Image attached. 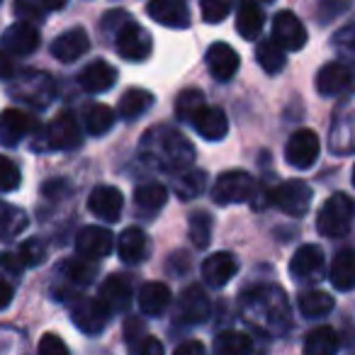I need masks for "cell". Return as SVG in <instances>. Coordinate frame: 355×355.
<instances>
[{
  "instance_id": "cell-44",
  "label": "cell",
  "mask_w": 355,
  "mask_h": 355,
  "mask_svg": "<svg viewBox=\"0 0 355 355\" xmlns=\"http://www.w3.org/2000/svg\"><path fill=\"white\" fill-rule=\"evenodd\" d=\"M37 355H71L69 345L64 343V338L56 334H44L40 340V348H37Z\"/></svg>"
},
{
  "instance_id": "cell-2",
  "label": "cell",
  "mask_w": 355,
  "mask_h": 355,
  "mask_svg": "<svg viewBox=\"0 0 355 355\" xmlns=\"http://www.w3.org/2000/svg\"><path fill=\"white\" fill-rule=\"evenodd\" d=\"M353 214H355L353 200L343 193H336V195H331L324 202V207L319 209L316 229H319V234L326 239H340L350 232Z\"/></svg>"
},
{
  "instance_id": "cell-19",
  "label": "cell",
  "mask_w": 355,
  "mask_h": 355,
  "mask_svg": "<svg viewBox=\"0 0 355 355\" xmlns=\"http://www.w3.org/2000/svg\"><path fill=\"white\" fill-rule=\"evenodd\" d=\"M32 127H35V119L27 112L15 110V107L6 110V112L0 114V144L17 146V144L32 132Z\"/></svg>"
},
{
  "instance_id": "cell-51",
  "label": "cell",
  "mask_w": 355,
  "mask_h": 355,
  "mask_svg": "<svg viewBox=\"0 0 355 355\" xmlns=\"http://www.w3.org/2000/svg\"><path fill=\"white\" fill-rule=\"evenodd\" d=\"M12 297H15V290H12V285L8 280H3V277H0V309L10 306Z\"/></svg>"
},
{
  "instance_id": "cell-26",
  "label": "cell",
  "mask_w": 355,
  "mask_h": 355,
  "mask_svg": "<svg viewBox=\"0 0 355 355\" xmlns=\"http://www.w3.org/2000/svg\"><path fill=\"white\" fill-rule=\"evenodd\" d=\"M168 202V190L161 183H141L134 190V205L141 217H153Z\"/></svg>"
},
{
  "instance_id": "cell-53",
  "label": "cell",
  "mask_w": 355,
  "mask_h": 355,
  "mask_svg": "<svg viewBox=\"0 0 355 355\" xmlns=\"http://www.w3.org/2000/svg\"><path fill=\"white\" fill-rule=\"evenodd\" d=\"M353 185H355V168H353Z\"/></svg>"
},
{
  "instance_id": "cell-13",
  "label": "cell",
  "mask_w": 355,
  "mask_h": 355,
  "mask_svg": "<svg viewBox=\"0 0 355 355\" xmlns=\"http://www.w3.org/2000/svg\"><path fill=\"white\" fill-rule=\"evenodd\" d=\"M112 248H114V236L103 227H85L76 236V251H78V256L90 258V261L107 258L112 253Z\"/></svg>"
},
{
  "instance_id": "cell-3",
  "label": "cell",
  "mask_w": 355,
  "mask_h": 355,
  "mask_svg": "<svg viewBox=\"0 0 355 355\" xmlns=\"http://www.w3.org/2000/svg\"><path fill=\"white\" fill-rule=\"evenodd\" d=\"M256 195V180L246 171H229L217 178L212 185V200L217 205H239L248 202Z\"/></svg>"
},
{
  "instance_id": "cell-48",
  "label": "cell",
  "mask_w": 355,
  "mask_h": 355,
  "mask_svg": "<svg viewBox=\"0 0 355 355\" xmlns=\"http://www.w3.org/2000/svg\"><path fill=\"white\" fill-rule=\"evenodd\" d=\"M173 355H207V348L200 340H185L173 350Z\"/></svg>"
},
{
  "instance_id": "cell-14",
  "label": "cell",
  "mask_w": 355,
  "mask_h": 355,
  "mask_svg": "<svg viewBox=\"0 0 355 355\" xmlns=\"http://www.w3.org/2000/svg\"><path fill=\"white\" fill-rule=\"evenodd\" d=\"M40 42L42 40H40L37 27L22 20V22H15V25H10L6 30V35H3V49L12 56H30L32 51H37Z\"/></svg>"
},
{
  "instance_id": "cell-6",
  "label": "cell",
  "mask_w": 355,
  "mask_h": 355,
  "mask_svg": "<svg viewBox=\"0 0 355 355\" xmlns=\"http://www.w3.org/2000/svg\"><path fill=\"white\" fill-rule=\"evenodd\" d=\"M12 98H20L22 103L27 105H35V107H46V105L54 100L56 88H54V80L49 78L46 73H25L22 78H17L15 88H10Z\"/></svg>"
},
{
  "instance_id": "cell-31",
  "label": "cell",
  "mask_w": 355,
  "mask_h": 355,
  "mask_svg": "<svg viewBox=\"0 0 355 355\" xmlns=\"http://www.w3.org/2000/svg\"><path fill=\"white\" fill-rule=\"evenodd\" d=\"M253 338L241 331H222L214 338V355H251Z\"/></svg>"
},
{
  "instance_id": "cell-36",
  "label": "cell",
  "mask_w": 355,
  "mask_h": 355,
  "mask_svg": "<svg viewBox=\"0 0 355 355\" xmlns=\"http://www.w3.org/2000/svg\"><path fill=\"white\" fill-rule=\"evenodd\" d=\"M334 309V297L321 290H309L300 297V311L306 319H321Z\"/></svg>"
},
{
  "instance_id": "cell-42",
  "label": "cell",
  "mask_w": 355,
  "mask_h": 355,
  "mask_svg": "<svg viewBox=\"0 0 355 355\" xmlns=\"http://www.w3.org/2000/svg\"><path fill=\"white\" fill-rule=\"evenodd\" d=\"M17 256L22 258V263H25L27 268L40 266V263H44V258H46V246L40 241V239H30V241H25L20 246V253H17Z\"/></svg>"
},
{
  "instance_id": "cell-8",
  "label": "cell",
  "mask_w": 355,
  "mask_h": 355,
  "mask_svg": "<svg viewBox=\"0 0 355 355\" xmlns=\"http://www.w3.org/2000/svg\"><path fill=\"white\" fill-rule=\"evenodd\" d=\"M110 314H112V311L107 309V304H105L100 297L98 300H95V297H83V300L76 302V306H73V324L78 326L83 334L98 336V334H103L105 326H107Z\"/></svg>"
},
{
  "instance_id": "cell-1",
  "label": "cell",
  "mask_w": 355,
  "mask_h": 355,
  "mask_svg": "<svg viewBox=\"0 0 355 355\" xmlns=\"http://www.w3.org/2000/svg\"><path fill=\"white\" fill-rule=\"evenodd\" d=\"M141 156L161 171H188L195 161V148L178 129L156 127L144 137Z\"/></svg>"
},
{
  "instance_id": "cell-39",
  "label": "cell",
  "mask_w": 355,
  "mask_h": 355,
  "mask_svg": "<svg viewBox=\"0 0 355 355\" xmlns=\"http://www.w3.org/2000/svg\"><path fill=\"white\" fill-rule=\"evenodd\" d=\"M209 239H212V217L205 209L190 214V241L195 248H207Z\"/></svg>"
},
{
  "instance_id": "cell-50",
  "label": "cell",
  "mask_w": 355,
  "mask_h": 355,
  "mask_svg": "<svg viewBox=\"0 0 355 355\" xmlns=\"http://www.w3.org/2000/svg\"><path fill=\"white\" fill-rule=\"evenodd\" d=\"M336 44L345 46V49H355V22L336 35Z\"/></svg>"
},
{
  "instance_id": "cell-30",
  "label": "cell",
  "mask_w": 355,
  "mask_h": 355,
  "mask_svg": "<svg viewBox=\"0 0 355 355\" xmlns=\"http://www.w3.org/2000/svg\"><path fill=\"white\" fill-rule=\"evenodd\" d=\"M338 345V334L331 326H316L304 338V355H336Z\"/></svg>"
},
{
  "instance_id": "cell-16",
  "label": "cell",
  "mask_w": 355,
  "mask_h": 355,
  "mask_svg": "<svg viewBox=\"0 0 355 355\" xmlns=\"http://www.w3.org/2000/svg\"><path fill=\"white\" fill-rule=\"evenodd\" d=\"M193 127L195 132L200 134L202 139L207 141H222L229 132V119H227V112L217 105H205L193 119Z\"/></svg>"
},
{
  "instance_id": "cell-46",
  "label": "cell",
  "mask_w": 355,
  "mask_h": 355,
  "mask_svg": "<svg viewBox=\"0 0 355 355\" xmlns=\"http://www.w3.org/2000/svg\"><path fill=\"white\" fill-rule=\"evenodd\" d=\"M15 12L25 17V20H40V17L44 15V12H42V8L37 6V0H17Z\"/></svg>"
},
{
  "instance_id": "cell-33",
  "label": "cell",
  "mask_w": 355,
  "mask_h": 355,
  "mask_svg": "<svg viewBox=\"0 0 355 355\" xmlns=\"http://www.w3.org/2000/svg\"><path fill=\"white\" fill-rule=\"evenodd\" d=\"M256 59H258V64H261V69L270 76L280 73L287 64L285 49H282L275 40H263L261 44L256 46Z\"/></svg>"
},
{
  "instance_id": "cell-40",
  "label": "cell",
  "mask_w": 355,
  "mask_h": 355,
  "mask_svg": "<svg viewBox=\"0 0 355 355\" xmlns=\"http://www.w3.org/2000/svg\"><path fill=\"white\" fill-rule=\"evenodd\" d=\"M234 3H236V0H200L202 20L207 22V25H219V22L227 20Z\"/></svg>"
},
{
  "instance_id": "cell-43",
  "label": "cell",
  "mask_w": 355,
  "mask_h": 355,
  "mask_svg": "<svg viewBox=\"0 0 355 355\" xmlns=\"http://www.w3.org/2000/svg\"><path fill=\"white\" fill-rule=\"evenodd\" d=\"M350 8V0H319L316 6V15L321 22H331L334 17H338L340 12H345Z\"/></svg>"
},
{
  "instance_id": "cell-54",
  "label": "cell",
  "mask_w": 355,
  "mask_h": 355,
  "mask_svg": "<svg viewBox=\"0 0 355 355\" xmlns=\"http://www.w3.org/2000/svg\"><path fill=\"white\" fill-rule=\"evenodd\" d=\"M268 3H270V0H268Z\"/></svg>"
},
{
  "instance_id": "cell-32",
  "label": "cell",
  "mask_w": 355,
  "mask_h": 355,
  "mask_svg": "<svg viewBox=\"0 0 355 355\" xmlns=\"http://www.w3.org/2000/svg\"><path fill=\"white\" fill-rule=\"evenodd\" d=\"M153 105V95L148 93V90H144V88H129L127 93L119 98V105H117V110H119V117H124V119H137V117H141L144 112H146L148 107Z\"/></svg>"
},
{
  "instance_id": "cell-12",
  "label": "cell",
  "mask_w": 355,
  "mask_h": 355,
  "mask_svg": "<svg viewBox=\"0 0 355 355\" xmlns=\"http://www.w3.org/2000/svg\"><path fill=\"white\" fill-rule=\"evenodd\" d=\"M146 12L153 22L171 30H185L190 27V10L185 0H151Z\"/></svg>"
},
{
  "instance_id": "cell-5",
  "label": "cell",
  "mask_w": 355,
  "mask_h": 355,
  "mask_svg": "<svg viewBox=\"0 0 355 355\" xmlns=\"http://www.w3.org/2000/svg\"><path fill=\"white\" fill-rule=\"evenodd\" d=\"M114 44H117V51L124 61H146L153 49L151 35L137 22H124L117 30Z\"/></svg>"
},
{
  "instance_id": "cell-10",
  "label": "cell",
  "mask_w": 355,
  "mask_h": 355,
  "mask_svg": "<svg viewBox=\"0 0 355 355\" xmlns=\"http://www.w3.org/2000/svg\"><path fill=\"white\" fill-rule=\"evenodd\" d=\"M355 80V66L343 64V61H331V64L321 66L316 73V90L324 98H334L340 95L350 83Z\"/></svg>"
},
{
  "instance_id": "cell-11",
  "label": "cell",
  "mask_w": 355,
  "mask_h": 355,
  "mask_svg": "<svg viewBox=\"0 0 355 355\" xmlns=\"http://www.w3.org/2000/svg\"><path fill=\"white\" fill-rule=\"evenodd\" d=\"M290 272L300 282H316L324 275V251L316 243L300 246L290 261Z\"/></svg>"
},
{
  "instance_id": "cell-52",
  "label": "cell",
  "mask_w": 355,
  "mask_h": 355,
  "mask_svg": "<svg viewBox=\"0 0 355 355\" xmlns=\"http://www.w3.org/2000/svg\"><path fill=\"white\" fill-rule=\"evenodd\" d=\"M40 3L46 8V10H61V8H64L69 0H40Z\"/></svg>"
},
{
  "instance_id": "cell-21",
  "label": "cell",
  "mask_w": 355,
  "mask_h": 355,
  "mask_svg": "<svg viewBox=\"0 0 355 355\" xmlns=\"http://www.w3.org/2000/svg\"><path fill=\"white\" fill-rule=\"evenodd\" d=\"M90 49V40L85 35V30H69L61 37H56L54 44H51V54L61 61V64H73L78 61L85 51Z\"/></svg>"
},
{
  "instance_id": "cell-38",
  "label": "cell",
  "mask_w": 355,
  "mask_h": 355,
  "mask_svg": "<svg viewBox=\"0 0 355 355\" xmlns=\"http://www.w3.org/2000/svg\"><path fill=\"white\" fill-rule=\"evenodd\" d=\"M95 272H98V266H95L90 258H71V261H66L64 266V275L69 282H73V285H88V282L95 280Z\"/></svg>"
},
{
  "instance_id": "cell-29",
  "label": "cell",
  "mask_w": 355,
  "mask_h": 355,
  "mask_svg": "<svg viewBox=\"0 0 355 355\" xmlns=\"http://www.w3.org/2000/svg\"><path fill=\"white\" fill-rule=\"evenodd\" d=\"M171 304V290L166 282H146L139 290V309L146 316H161Z\"/></svg>"
},
{
  "instance_id": "cell-15",
  "label": "cell",
  "mask_w": 355,
  "mask_h": 355,
  "mask_svg": "<svg viewBox=\"0 0 355 355\" xmlns=\"http://www.w3.org/2000/svg\"><path fill=\"white\" fill-rule=\"evenodd\" d=\"M122 193L117 188H112V185H98L88 198L90 214H95L103 222H117L119 214H122Z\"/></svg>"
},
{
  "instance_id": "cell-18",
  "label": "cell",
  "mask_w": 355,
  "mask_h": 355,
  "mask_svg": "<svg viewBox=\"0 0 355 355\" xmlns=\"http://www.w3.org/2000/svg\"><path fill=\"white\" fill-rule=\"evenodd\" d=\"M236 272H239V261H236V256L229 251L212 253V256L202 263V280L212 287H224Z\"/></svg>"
},
{
  "instance_id": "cell-4",
  "label": "cell",
  "mask_w": 355,
  "mask_h": 355,
  "mask_svg": "<svg viewBox=\"0 0 355 355\" xmlns=\"http://www.w3.org/2000/svg\"><path fill=\"white\" fill-rule=\"evenodd\" d=\"M311 188L304 180H285L272 190V202L290 217H304L311 207Z\"/></svg>"
},
{
  "instance_id": "cell-23",
  "label": "cell",
  "mask_w": 355,
  "mask_h": 355,
  "mask_svg": "<svg viewBox=\"0 0 355 355\" xmlns=\"http://www.w3.org/2000/svg\"><path fill=\"white\" fill-rule=\"evenodd\" d=\"M178 314L185 324H202L209 316V300L202 287H188L178 302Z\"/></svg>"
},
{
  "instance_id": "cell-35",
  "label": "cell",
  "mask_w": 355,
  "mask_h": 355,
  "mask_svg": "<svg viewBox=\"0 0 355 355\" xmlns=\"http://www.w3.org/2000/svg\"><path fill=\"white\" fill-rule=\"evenodd\" d=\"M114 124V110L107 105H88L85 110V129H88L93 137H105V134L112 129Z\"/></svg>"
},
{
  "instance_id": "cell-47",
  "label": "cell",
  "mask_w": 355,
  "mask_h": 355,
  "mask_svg": "<svg viewBox=\"0 0 355 355\" xmlns=\"http://www.w3.org/2000/svg\"><path fill=\"white\" fill-rule=\"evenodd\" d=\"M0 78H15V61H12V54H8L6 49H0Z\"/></svg>"
},
{
  "instance_id": "cell-37",
  "label": "cell",
  "mask_w": 355,
  "mask_h": 355,
  "mask_svg": "<svg viewBox=\"0 0 355 355\" xmlns=\"http://www.w3.org/2000/svg\"><path fill=\"white\" fill-rule=\"evenodd\" d=\"M205 95H202V90H198V88H188V90H183V93L178 95V100H175V114H178V119H183V122H193L195 119V114L200 112V110L205 107Z\"/></svg>"
},
{
  "instance_id": "cell-49",
  "label": "cell",
  "mask_w": 355,
  "mask_h": 355,
  "mask_svg": "<svg viewBox=\"0 0 355 355\" xmlns=\"http://www.w3.org/2000/svg\"><path fill=\"white\" fill-rule=\"evenodd\" d=\"M0 266L8 268V270H10L12 275H20L22 266H25V263H22L20 256H12V253H3V256H0Z\"/></svg>"
},
{
  "instance_id": "cell-45",
  "label": "cell",
  "mask_w": 355,
  "mask_h": 355,
  "mask_svg": "<svg viewBox=\"0 0 355 355\" xmlns=\"http://www.w3.org/2000/svg\"><path fill=\"white\" fill-rule=\"evenodd\" d=\"M132 355H166V348H163L161 340L153 338V336H144L132 348Z\"/></svg>"
},
{
  "instance_id": "cell-22",
  "label": "cell",
  "mask_w": 355,
  "mask_h": 355,
  "mask_svg": "<svg viewBox=\"0 0 355 355\" xmlns=\"http://www.w3.org/2000/svg\"><path fill=\"white\" fill-rule=\"evenodd\" d=\"M114 80H117V71L103 59L88 64L78 76V83L85 93H105V90L112 88Z\"/></svg>"
},
{
  "instance_id": "cell-27",
  "label": "cell",
  "mask_w": 355,
  "mask_h": 355,
  "mask_svg": "<svg viewBox=\"0 0 355 355\" xmlns=\"http://www.w3.org/2000/svg\"><path fill=\"white\" fill-rule=\"evenodd\" d=\"M331 285L340 292H348L355 287V251L353 248H343L336 253L334 263H331Z\"/></svg>"
},
{
  "instance_id": "cell-20",
  "label": "cell",
  "mask_w": 355,
  "mask_h": 355,
  "mask_svg": "<svg viewBox=\"0 0 355 355\" xmlns=\"http://www.w3.org/2000/svg\"><path fill=\"white\" fill-rule=\"evenodd\" d=\"M239 54L224 42H217L207 49V69L217 80H232L239 71Z\"/></svg>"
},
{
  "instance_id": "cell-9",
  "label": "cell",
  "mask_w": 355,
  "mask_h": 355,
  "mask_svg": "<svg viewBox=\"0 0 355 355\" xmlns=\"http://www.w3.org/2000/svg\"><path fill=\"white\" fill-rule=\"evenodd\" d=\"M272 40L285 51H300L306 44V27L290 10H280L272 20Z\"/></svg>"
},
{
  "instance_id": "cell-25",
  "label": "cell",
  "mask_w": 355,
  "mask_h": 355,
  "mask_svg": "<svg viewBox=\"0 0 355 355\" xmlns=\"http://www.w3.org/2000/svg\"><path fill=\"white\" fill-rule=\"evenodd\" d=\"M146 234L137 227H129L119 234L117 239V256L119 261L129 263V266H137L146 258Z\"/></svg>"
},
{
  "instance_id": "cell-24",
  "label": "cell",
  "mask_w": 355,
  "mask_h": 355,
  "mask_svg": "<svg viewBox=\"0 0 355 355\" xmlns=\"http://www.w3.org/2000/svg\"><path fill=\"white\" fill-rule=\"evenodd\" d=\"M100 300L110 311H127L132 304V285L124 275H110L100 287Z\"/></svg>"
},
{
  "instance_id": "cell-28",
  "label": "cell",
  "mask_w": 355,
  "mask_h": 355,
  "mask_svg": "<svg viewBox=\"0 0 355 355\" xmlns=\"http://www.w3.org/2000/svg\"><path fill=\"white\" fill-rule=\"evenodd\" d=\"M263 22H266V15H263L261 6L256 0H241L236 10V32L243 37V40H256L263 30Z\"/></svg>"
},
{
  "instance_id": "cell-7",
  "label": "cell",
  "mask_w": 355,
  "mask_h": 355,
  "mask_svg": "<svg viewBox=\"0 0 355 355\" xmlns=\"http://www.w3.org/2000/svg\"><path fill=\"white\" fill-rule=\"evenodd\" d=\"M321 151L319 137H316L311 129H300L290 137L285 146V161L290 163L292 168H300V171H306L316 163Z\"/></svg>"
},
{
  "instance_id": "cell-34",
  "label": "cell",
  "mask_w": 355,
  "mask_h": 355,
  "mask_svg": "<svg viewBox=\"0 0 355 355\" xmlns=\"http://www.w3.org/2000/svg\"><path fill=\"white\" fill-rule=\"evenodd\" d=\"M207 188V173L200 168H188L183 171V175L175 180V195L180 200H195L205 193Z\"/></svg>"
},
{
  "instance_id": "cell-17",
  "label": "cell",
  "mask_w": 355,
  "mask_h": 355,
  "mask_svg": "<svg viewBox=\"0 0 355 355\" xmlns=\"http://www.w3.org/2000/svg\"><path fill=\"white\" fill-rule=\"evenodd\" d=\"M51 148L56 151H71L80 144V127L76 122V117L71 112L56 114V119L49 124V132H46Z\"/></svg>"
},
{
  "instance_id": "cell-41",
  "label": "cell",
  "mask_w": 355,
  "mask_h": 355,
  "mask_svg": "<svg viewBox=\"0 0 355 355\" xmlns=\"http://www.w3.org/2000/svg\"><path fill=\"white\" fill-rule=\"evenodd\" d=\"M20 171L8 156H0V193H15L20 188Z\"/></svg>"
}]
</instances>
